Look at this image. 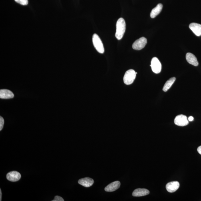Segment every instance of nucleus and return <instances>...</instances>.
Listing matches in <instances>:
<instances>
[{
    "instance_id": "f257e3e1",
    "label": "nucleus",
    "mask_w": 201,
    "mask_h": 201,
    "mask_svg": "<svg viewBox=\"0 0 201 201\" xmlns=\"http://www.w3.org/2000/svg\"><path fill=\"white\" fill-rule=\"evenodd\" d=\"M116 26L115 37L118 40H120L122 39L126 31V24L124 19L122 18L119 19L117 22Z\"/></svg>"
},
{
    "instance_id": "423d86ee",
    "label": "nucleus",
    "mask_w": 201,
    "mask_h": 201,
    "mask_svg": "<svg viewBox=\"0 0 201 201\" xmlns=\"http://www.w3.org/2000/svg\"><path fill=\"white\" fill-rule=\"evenodd\" d=\"M174 123L179 126H186L189 122L186 115L181 114L177 115L174 119Z\"/></svg>"
},
{
    "instance_id": "7ed1b4c3",
    "label": "nucleus",
    "mask_w": 201,
    "mask_h": 201,
    "mask_svg": "<svg viewBox=\"0 0 201 201\" xmlns=\"http://www.w3.org/2000/svg\"><path fill=\"white\" fill-rule=\"evenodd\" d=\"M136 73L134 70L130 69L125 73L123 81L125 84L130 85L133 82L136 77Z\"/></svg>"
},
{
    "instance_id": "6ab92c4d",
    "label": "nucleus",
    "mask_w": 201,
    "mask_h": 201,
    "mask_svg": "<svg viewBox=\"0 0 201 201\" xmlns=\"http://www.w3.org/2000/svg\"><path fill=\"white\" fill-rule=\"evenodd\" d=\"M63 198H61V197L59 196H56L55 197L54 199L52 201H64Z\"/></svg>"
},
{
    "instance_id": "412c9836",
    "label": "nucleus",
    "mask_w": 201,
    "mask_h": 201,
    "mask_svg": "<svg viewBox=\"0 0 201 201\" xmlns=\"http://www.w3.org/2000/svg\"><path fill=\"white\" fill-rule=\"evenodd\" d=\"M188 120L190 121H192L194 120V117L192 116H190L188 117Z\"/></svg>"
},
{
    "instance_id": "f03ea898",
    "label": "nucleus",
    "mask_w": 201,
    "mask_h": 201,
    "mask_svg": "<svg viewBox=\"0 0 201 201\" xmlns=\"http://www.w3.org/2000/svg\"><path fill=\"white\" fill-rule=\"evenodd\" d=\"M93 42L94 47L98 52L101 54L104 53V48L102 41L96 34H94L93 35Z\"/></svg>"
},
{
    "instance_id": "9d476101",
    "label": "nucleus",
    "mask_w": 201,
    "mask_h": 201,
    "mask_svg": "<svg viewBox=\"0 0 201 201\" xmlns=\"http://www.w3.org/2000/svg\"><path fill=\"white\" fill-rule=\"evenodd\" d=\"M14 97L13 93L11 91L7 89L0 90V98L4 99H11Z\"/></svg>"
},
{
    "instance_id": "f8f14e48",
    "label": "nucleus",
    "mask_w": 201,
    "mask_h": 201,
    "mask_svg": "<svg viewBox=\"0 0 201 201\" xmlns=\"http://www.w3.org/2000/svg\"><path fill=\"white\" fill-rule=\"evenodd\" d=\"M190 29L197 36L201 35V25L196 23H192L189 25Z\"/></svg>"
},
{
    "instance_id": "aec40b11",
    "label": "nucleus",
    "mask_w": 201,
    "mask_h": 201,
    "mask_svg": "<svg viewBox=\"0 0 201 201\" xmlns=\"http://www.w3.org/2000/svg\"><path fill=\"white\" fill-rule=\"evenodd\" d=\"M198 150V152L199 154L201 155V146L198 147V150Z\"/></svg>"
},
{
    "instance_id": "a211bd4d",
    "label": "nucleus",
    "mask_w": 201,
    "mask_h": 201,
    "mask_svg": "<svg viewBox=\"0 0 201 201\" xmlns=\"http://www.w3.org/2000/svg\"><path fill=\"white\" fill-rule=\"evenodd\" d=\"M4 124V120L3 117H0V130H2L3 129Z\"/></svg>"
},
{
    "instance_id": "2eb2a0df",
    "label": "nucleus",
    "mask_w": 201,
    "mask_h": 201,
    "mask_svg": "<svg viewBox=\"0 0 201 201\" xmlns=\"http://www.w3.org/2000/svg\"><path fill=\"white\" fill-rule=\"evenodd\" d=\"M163 5L162 4L159 3L153 9L151 12L150 16L152 19L156 17L160 13L162 9Z\"/></svg>"
},
{
    "instance_id": "6e6552de",
    "label": "nucleus",
    "mask_w": 201,
    "mask_h": 201,
    "mask_svg": "<svg viewBox=\"0 0 201 201\" xmlns=\"http://www.w3.org/2000/svg\"><path fill=\"white\" fill-rule=\"evenodd\" d=\"M180 187V183L178 182H172L168 183L166 185V189L168 192L174 193Z\"/></svg>"
},
{
    "instance_id": "1a4fd4ad",
    "label": "nucleus",
    "mask_w": 201,
    "mask_h": 201,
    "mask_svg": "<svg viewBox=\"0 0 201 201\" xmlns=\"http://www.w3.org/2000/svg\"><path fill=\"white\" fill-rule=\"evenodd\" d=\"M120 182L119 181H115L109 184L105 188L107 192H113L118 189L120 186Z\"/></svg>"
},
{
    "instance_id": "ddd939ff",
    "label": "nucleus",
    "mask_w": 201,
    "mask_h": 201,
    "mask_svg": "<svg viewBox=\"0 0 201 201\" xmlns=\"http://www.w3.org/2000/svg\"><path fill=\"white\" fill-rule=\"evenodd\" d=\"M186 59L187 61L190 64L197 66L198 65V62L197 58L192 53H188L186 55Z\"/></svg>"
},
{
    "instance_id": "f3484780",
    "label": "nucleus",
    "mask_w": 201,
    "mask_h": 201,
    "mask_svg": "<svg viewBox=\"0 0 201 201\" xmlns=\"http://www.w3.org/2000/svg\"><path fill=\"white\" fill-rule=\"evenodd\" d=\"M16 3L23 5H26L28 4V0H15Z\"/></svg>"
},
{
    "instance_id": "39448f33",
    "label": "nucleus",
    "mask_w": 201,
    "mask_h": 201,
    "mask_svg": "<svg viewBox=\"0 0 201 201\" xmlns=\"http://www.w3.org/2000/svg\"><path fill=\"white\" fill-rule=\"evenodd\" d=\"M150 66L152 68V71L154 73L158 74L161 72L162 66H161L160 61L157 57L153 58L152 61H151Z\"/></svg>"
},
{
    "instance_id": "dca6fc26",
    "label": "nucleus",
    "mask_w": 201,
    "mask_h": 201,
    "mask_svg": "<svg viewBox=\"0 0 201 201\" xmlns=\"http://www.w3.org/2000/svg\"><path fill=\"white\" fill-rule=\"evenodd\" d=\"M176 80V78L175 77H172V78L169 79L165 83L164 86L163 87V91L165 92L168 91L170 88V87H172Z\"/></svg>"
},
{
    "instance_id": "20e7f679",
    "label": "nucleus",
    "mask_w": 201,
    "mask_h": 201,
    "mask_svg": "<svg viewBox=\"0 0 201 201\" xmlns=\"http://www.w3.org/2000/svg\"><path fill=\"white\" fill-rule=\"evenodd\" d=\"M147 43V39L144 37H141L133 43L132 48L135 50H141L144 48Z\"/></svg>"
},
{
    "instance_id": "4468645a",
    "label": "nucleus",
    "mask_w": 201,
    "mask_h": 201,
    "mask_svg": "<svg viewBox=\"0 0 201 201\" xmlns=\"http://www.w3.org/2000/svg\"><path fill=\"white\" fill-rule=\"evenodd\" d=\"M150 193V191L146 189L138 188L133 191L132 195L134 197L144 196L148 195Z\"/></svg>"
},
{
    "instance_id": "9b49d317",
    "label": "nucleus",
    "mask_w": 201,
    "mask_h": 201,
    "mask_svg": "<svg viewBox=\"0 0 201 201\" xmlns=\"http://www.w3.org/2000/svg\"><path fill=\"white\" fill-rule=\"evenodd\" d=\"M78 182L79 184L85 188H89L94 183V180L92 178L86 177L80 179Z\"/></svg>"
},
{
    "instance_id": "0eeeda50",
    "label": "nucleus",
    "mask_w": 201,
    "mask_h": 201,
    "mask_svg": "<svg viewBox=\"0 0 201 201\" xmlns=\"http://www.w3.org/2000/svg\"><path fill=\"white\" fill-rule=\"evenodd\" d=\"M21 178V174L17 171H13L8 173L7 175V180L11 182H17Z\"/></svg>"
},
{
    "instance_id": "4be33fe9",
    "label": "nucleus",
    "mask_w": 201,
    "mask_h": 201,
    "mask_svg": "<svg viewBox=\"0 0 201 201\" xmlns=\"http://www.w3.org/2000/svg\"><path fill=\"white\" fill-rule=\"evenodd\" d=\"M2 191L1 189H0V201H2Z\"/></svg>"
}]
</instances>
